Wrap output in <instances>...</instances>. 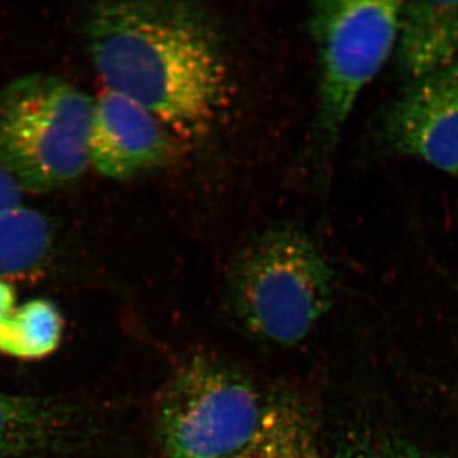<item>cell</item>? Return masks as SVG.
Instances as JSON below:
<instances>
[{
  "instance_id": "6da1fadb",
  "label": "cell",
  "mask_w": 458,
  "mask_h": 458,
  "mask_svg": "<svg viewBox=\"0 0 458 458\" xmlns=\"http://www.w3.org/2000/svg\"><path fill=\"white\" fill-rule=\"evenodd\" d=\"M90 59L104 89L155 114L176 138L208 137L231 102L218 23L188 2L108 0L86 22Z\"/></svg>"
},
{
  "instance_id": "7a4b0ae2",
  "label": "cell",
  "mask_w": 458,
  "mask_h": 458,
  "mask_svg": "<svg viewBox=\"0 0 458 458\" xmlns=\"http://www.w3.org/2000/svg\"><path fill=\"white\" fill-rule=\"evenodd\" d=\"M334 273L302 229L280 225L258 234L234 258L228 278L232 312L247 335L294 346L333 303Z\"/></svg>"
},
{
  "instance_id": "3957f363",
  "label": "cell",
  "mask_w": 458,
  "mask_h": 458,
  "mask_svg": "<svg viewBox=\"0 0 458 458\" xmlns=\"http://www.w3.org/2000/svg\"><path fill=\"white\" fill-rule=\"evenodd\" d=\"M95 98L64 78L27 74L0 89V171L23 191L71 185L89 167Z\"/></svg>"
},
{
  "instance_id": "277c9868",
  "label": "cell",
  "mask_w": 458,
  "mask_h": 458,
  "mask_svg": "<svg viewBox=\"0 0 458 458\" xmlns=\"http://www.w3.org/2000/svg\"><path fill=\"white\" fill-rule=\"evenodd\" d=\"M401 7L396 0H327L310 8L318 65L315 137L324 161L358 98L394 53Z\"/></svg>"
},
{
  "instance_id": "5b68a950",
  "label": "cell",
  "mask_w": 458,
  "mask_h": 458,
  "mask_svg": "<svg viewBox=\"0 0 458 458\" xmlns=\"http://www.w3.org/2000/svg\"><path fill=\"white\" fill-rule=\"evenodd\" d=\"M267 403L240 369L214 358H191L171 377L157 405L165 458L231 456L252 438Z\"/></svg>"
},
{
  "instance_id": "8992f818",
  "label": "cell",
  "mask_w": 458,
  "mask_h": 458,
  "mask_svg": "<svg viewBox=\"0 0 458 458\" xmlns=\"http://www.w3.org/2000/svg\"><path fill=\"white\" fill-rule=\"evenodd\" d=\"M379 132L388 152L458 174V60L408 83L386 111Z\"/></svg>"
},
{
  "instance_id": "52a82bcc",
  "label": "cell",
  "mask_w": 458,
  "mask_h": 458,
  "mask_svg": "<svg viewBox=\"0 0 458 458\" xmlns=\"http://www.w3.org/2000/svg\"><path fill=\"white\" fill-rule=\"evenodd\" d=\"M174 134L131 99L104 89L95 98L89 135V162L101 176L135 179L174 161Z\"/></svg>"
},
{
  "instance_id": "ba28073f",
  "label": "cell",
  "mask_w": 458,
  "mask_h": 458,
  "mask_svg": "<svg viewBox=\"0 0 458 458\" xmlns=\"http://www.w3.org/2000/svg\"><path fill=\"white\" fill-rule=\"evenodd\" d=\"M397 68L414 82L458 60V2H403L396 47Z\"/></svg>"
},
{
  "instance_id": "9c48e42d",
  "label": "cell",
  "mask_w": 458,
  "mask_h": 458,
  "mask_svg": "<svg viewBox=\"0 0 458 458\" xmlns=\"http://www.w3.org/2000/svg\"><path fill=\"white\" fill-rule=\"evenodd\" d=\"M227 458H325L315 412L294 394L270 397L252 438Z\"/></svg>"
},
{
  "instance_id": "30bf717a",
  "label": "cell",
  "mask_w": 458,
  "mask_h": 458,
  "mask_svg": "<svg viewBox=\"0 0 458 458\" xmlns=\"http://www.w3.org/2000/svg\"><path fill=\"white\" fill-rule=\"evenodd\" d=\"M63 319L49 301L33 300L18 307L16 292L0 279V352L21 360H38L55 351Z\"/></svg>"
},
{
  "instance_id": "8fae6325",
  "label": "cell",
  "mask_w": 458,
  "mask_h": 458,
  "mask_svg": "<svg viewBox=\"0 0 458 458\" xmlns=\"http://www.w3.org/2000/svg\"><path fill=\"white\" fill-rule=\"evenodd\" d=\"M53 225L38 210L21 207L0 214V279H20L40 271L53 254Z\"/></svg>"
},
{
  "instance_id": "7c38bea8",
  "label": "cell",
  "mask_w": 458,
  "mask_h": 458,
  "mask_svg": "<svg viewBox=\"0 0 458 458\" xmlns=\"http://www.w3.org/2000/svg\"><path fill=\"white\" fill-rule=\"evenodd\" d=\"M62 411L31 397L0 393V457L51 445L62 434Z\"/></svg>"
},
{
  "instance_id": "4fadbf2b",
  "label": "cell",
  "mask_w": 458,
  "mask_h": 458,
  "mask_svg": "<svg viewBox=\"0 0 458 458\" xmlns=\"http://www.w3.org/2000/svg\"><path fill=\"white\" fill-rule=\"evenodd\" d=\"M327 458V457H325ZM327 458H448L378 428H352L340 434Z\"/></svg>"
},
{
  "instance_id": "5bb4252c",
  "label": "cell",
  "mask_w": 458,
  "mask_h": 458,
  "mask_svg": "<svg viewBox=\"0 0 458 458\" xmlns=\"http://www.w3.org/2000/svg\"><path fill=\"white\" fill-rule=\"evenodd\" d=\"M23 194L16 181L0 171V214L23 205Z\"/></svg>"
}]
</instances>
